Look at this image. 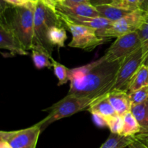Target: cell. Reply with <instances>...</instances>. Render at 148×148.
Instances as JSON below:
<instances>
[{
  "mask_svg": "<svg viewBox=\"0 0 148 148\" xmlns=\"http://www.w3.org/2000/svg\"><path fill=\"white\" fill-rule=\"evenodd\" d=\"M122 60L109 62L103 56L69 71V95L97 98L110 92Z\"/></svg>",
  "mask_w": 148,
  "mask_h": 148,
  "instance_id": "obj_1",
  "label": "cell"
},
{
  "mask_svg": "<svg viewBox=\"0 0 148 148\" xmlns=\"http://www.w3.org/2000/svg\"><path fill=\"white\" fill-rule=\"evenodd\" d=\"M35 2L26 5H12L5 1L1 4L0 23L8 27L27 51L35 44L34 10Z\"/></svg>",
  "mask_w": 148,
  "mask_h": 148,
  "instance_id": "obj_2",
  "label": "cell"
},
{
  "mask_svg": "<svg viewBox=\"0 0 148 148\" xmlns=\"http://www.w3.org/2000/svg\"><path fill=\"white\" fill-rule=\"evenodd\" d=\"M64 25L54 8L42 0L38 1L34 10V45L43 46L51 54L53 47L49 43L48 33L53 26L64 27Z\"/></svg>",
  "mask_w": 148,
  "mask_h": 148,
  "instance_id": "obj_3",
  "label": "cell"
},
{
  "mask_svg": "<svg viewBox=\"0 0 148 148\" xmlns=\"http://www.w3.org/2000/svg\"><path fill=\"white\" fill-rule=\"evenodd\" d=\"M100 97L88 98L67 94V95L51 107L43 109V111L49 112V115L36 124L40 127L42 132L54 121L71 116L79 111L87 110L88 107Z\"/></svg>",
  "mask_w": 148,
  "mask_h": 148,
  "instance_id": "obj_4",
  "label": "cell"
},
{
  "mask_svg": "<svg viewBox=\"0 0 148 148\" xmlns=\"http://www.w3.org/2000/svg\"><path fill=\"white\" fill-rule=\"evenodd\" d=\"M64 24L72 33V39L68 44L69 47L77 48L87 51L94 50L97 46L105 43L106 39L98 36L97 30L69 20L66 15L57 12Z\"/></svg>",
  "mask_w": 148,
  "mask_h": 148,
  "instance_id": "obj_5",
  "label": "cell"
},
{
  "mask_svg": "<svg viewBox=\"0 0 148 148\" xmlns=\"http://www.w3.org/2000/svg\"><path fill=\"white\" fill-rule=\"evenodd\" d=\"M147 12L143 9L131 12L106 28L97 30V34L103 38L111 39L137 31L143 24Z\"/></svg>",
  "mask_w": 148,
  "mask_h": 148,
  "instance_id": "obj_6",
  "label": "cell"
},
{
  "mask_svg": "<svg viewBox=\"0 0 148 148\" xmlns=\"http://www.w3.org/2000/svg\"><path fill=\"white\" fill-rule=\"evenodd\" d=\"M144 63L145 56L141 46L134 53L129 55L121 61L115 82L111 91L114 90H119L128 92L129 85L133 75L137 72L139 67Z\"/></svg>",
  "mask_w": 148,
  "mask_h": 148,
  "instance_id": "obj_7",
  "label": "cell"
},
{
  "mask_svg": "<svg viewBox=\"0 0 148 148\" xmlns=\"http://www.w3.org/2000/svg\"><path fill=\"white\" fill-rule=\"evenodd\" d=\"M141 46V41L138 33L137 31H134L116 38L103 56L109 62L123 60Z\"/></svg>",
  "mask_w": 148,
  "mask_h": 148,
  "instance_id": "obj_8",
  "label": "cell"
},
{
  "mask_svg": "<svg viewBox=\"0 0 148 148\" xmlns=\"http://www.w3.org/2000/svg\"><path fill=\"white\" fill-rule=\"evenodd\" d=\"M41 130L37 124L17 131H1L0 140L7 142L12 148H36Z\"/></svg>",
  "mask_w": 148,
  "mask_h": 148,
  "instance_id": "obj_9",
  "label": "cell"
},
{
  "mask_svg": "<svg viewBox=\"0 0 148 148\" xmlns=\"http://www.w3.org/2000/svg\"><path fill=\"white\" fill-rule=\"evenodd\" d=\"M55 10L57 12L66 16L100 17L96 8L91 4L75 2L72 0H63L57 3Z\"/></svg>",
  "mask_w": 148,
  "mask_h": 148,
  "instance_id": "obj_10",
  "label": "cell"
},
{
  "mask_svg": "<svg viewBox=\"0 0 148 148\" xmlns=\"http://www.w3.org/2000/svg\"><path fill=\"white\" fill-rule=\"evenodd\" d=\"M0 48L9 51L12 55L28 54L16 35L1 23H0Z\"/></svg>",
  "mask_w": 148,
  "mask_h": 148,
  "instance_id": "obj_11",
  "label": "cell"
},
{
  "mask_svg": "<svg viewBox=\"0 0 148 148\" xmlns=\"http://www.w3.org/2000/svg\"><path fill=\"white\" fill-rule=\"evenodd\" d=\"M108 100L118 115L123 116L131 111L132 103L129 92L127 91L114 90L107 93Z\"/></svg>",
  "mask_w": 148,
  "mask_h": 148,
  "instance_id": "obj_12",
  "label": "cell"
},
{
  "mask_svg": "<svg viewBox=\"0 0 148 148\" xmlns=\"http://www.w3.org/2000/svg\"><path fill=\"white\" fill-rule=\"evenodd\" d=\"M65 15V14H64ZM69 20L76 24L87 26L95 30H101L112 24L114 22L102 17H84V16H66Z\"/></svg>",
  "mask_w": 148,
  "mask_h": 148,
  "instance_id": "obj_13",
  "label": "cell"
},
{
  "mask_svg": "<svg viewBox=\"0 0 148 148\" xmlns=\"http://www.w3.org/2000/svg\"><path fill=\"white\" fill-rule=\"evenodd\" d=\"M32 59L37 69L43 68L51 69L53 66L51 62V54L40 45H34L31 49Z\"/></svg>",
  "mask_w": 148,
  "mask_h": 148,
  "instance_id": "obj_14",
  "label": "cell"
},
{
  "mask_svg": "<svg viewBox=\"0 0 148 148\" xmlns=\"http://www.w3.org/2000/svg\"><path fill=\"white\" fill-rule=\"evenodd\" d=\"M88 111L91 112H98L102 116H103L106 121L108 119L117 115L116 112L114 110V107L108 100L107 94L102 95L98 99L94 101L90 106L88 108Z\"/></svg>",
  "mask_w": 148,
  "mask_h": 148,
  "instance_id": "obj_15",
  "label": "cell"
},
{
  "mask_svg": "<svg viewBox=\"0 0 148 148\" xmlns=\"http://www.w3.org/2000/svg\"><path fill=\"white\" fill-rule=\"evenodd\" d=\"M97 11L98 12L100 17L109 20L112 22H116L120 20L127 15L128 13L131 12L126 11V10H121V9L117 8L111 4H103L95 7Z\"/></svg>",
  "mask_w": 148,
  "mask_h": 148,
  "instance_id": "obj_16",
  "label": "cell"
},
{
  "mask_svg": "<svg viewBox=\"0 0 148 148\" xmlns=\"http://www.w3.org/2000/svg\"><path fill=\"white\" fill-rule=\"evenodd\" d=\"M148 85V65L143 64L133 75L130 82L128 92Z\"/></svg>",
  "mask_w": 148,
  "mask_h": 148,
  "instance_id": "obj_17",
  "label": "cell"
},
{
  "mask_svg": "<svg viewBox=\"0 0 148 148\" xmlns=\"http://www.w3.org/2000/svg\"><path fill=\"white\" fill-rule=\"evenodd\" d=\"M131 111L140 124V132H148V99L141 103L132 106Z\"/></svg>",
  "mask_w": 148,
  "mask_h": 148,
  "instance_id": "obj_18",
  "label": "cell"
},
{
  "mask_svg": "<svg viewBox=\"0 0 148 148\" xmlns=\"http://www.w3.org/2000/svg\"><path fill=\"white\" fill-rule=\"evenodd\" d=\"M134 136H122L111 133L106 141L100 148H125L134 140Z\"/></svg>",
  "mask_w": 148,
  "mask_h": 148,
  "instance_id": "obj_19",
  "label": "cell"
},
{
  "mask_svg": "<svg viewBox=\"0 0 148 148\" xmlns=\"http://www.w3.org/2000/svg\"><path fill=\"white\" fill-rule=\"evenodd\" d=\"M122 116L124 119V126L120 135L127 137L135 136L141 132L140 124L132 111L126 113Z\"/></svg>",
  "mask_w": 148,
  "mask_h": 148,
  "instance_id": "obj_20",
  "label": "cell"
},
{
  "mask_svg": "<svg viewBox=\"0 0 148 148\" xmlns=\"http://www.w3.org/2000/svg\"><path fill=\"white\" fill-rule=\"evenodd\" d=\"M48 39L52 46H57L58 49L65 46V41L67 39L66 29L60 26H53L49 30Z\"/></svg>",
  "mask_w": 148,
  "mask_h": 148,
  "instance_id": "obj_21",
  "label": "cell"
},
{
  "mask_svg": "<svg viewBox=\"0 0 148 148\" xmlns=\"http://www.w3.org/2000/svg\"><path fill=\"white\" fill-rule=\"evenodd\" d=\"M140 36L142 48L145 56V63L148 65V12L143 24L137 30Z\"/></svg>",
  "mask_w": 148,
  "mask_h": 148,
  "instance_id": "obj_22",
  "label": "cell"
},
{
  "mask_svg": "<svg viewBox=\"0 0 148 148\" xmlns=\"http://www.w3.org/2000/svg\"><path fill=\"white\" fill-rule=\"evenodd\" d=\"M51 62L52 64H53L54 75L59 80L57 85L61 86V85L66 84L68 81H69V71H70V69H68L64 65L56 62L53 58H51Z\"/></svg>",
  "mask_w": 148,
  "mask_h": 148,
  "instance_id": "obj_23",
  "label": "cell"
},
{
  "mask_svg": "<svg viewBox=\"0 0 148 148\" xmlns=\"http://www.w3.org/2000/svg\"><path fill=\"white\" fill-rule=\"evenodd\" d=\"M110 4L129 12H133L142 9L140 0H113Z\"/></svg>",
  "mask_w": 148,
  "mask_h": 148,
  "instance_id": "obj_24",
  "label": "cell"
},
{
  "mask_svg": "<svg viewBox=\"0 0 148 148\" xmlns=\"http://www.w3.org/2000/svg\"><path fill=\"white\" fill-rule=\"evenodd\" d=\"M124 126V119L122 116L116 115L107 119V127L111 131V133L121 134Z\"/></svg>",
  "mask_w": 148,
  "mask_h": 148,
  "instance_id": "obj_25",
  "label": "cell"
},
{
  "mask_svg": "<svg viewBox=\"0 0 148 148\" xmlns=\"http://www.w3.org/2000/svg\"><path fill=\"white\" fill-rule=\"evenodd\" d=\"M132 105L141 103L148 99V85L143 87L138 90L129 92Z\"/></svg>",
  "mask_w": 148,
  "mask_h": 148,
  "instance_id": "obj_26",
  "label": "cell"
},
{
  "mask_svg": "<svg viewBox=\"0 0 148 148\" xmlns=\"http://www.w3.org/2000/svg\"><path fill=\"white\" fill-rule=\"evenodd\" d=\"M92 119L98 127H107L106 119L98 112H91Z\"/></svg>",
  "mask_w": 148,
  "mask_h": 148,
  "instance_id": "obj_27",
  "label": "cell"
},
{
  "mask_svg": "<svg viewBox=\"0 0 148 148\" xmlns=\"http://www.w3.org/2000/svg\"><path fill=\"white\" fill-rule=\"evenodd\" d=\"M134 137L148 147V132H140L136 134Z\"/></svg>",
  "mask_w": 148,
  "mask_h": 148,
  "instance_id": "obj_28",
  "label": "cell"
},
{
  "mask_svg": "<svg viewBox=\"0 0 148 148\" xmlns=\"http://www.w3.org/2000/svg\"><path fill=\"white\" fill-rule=\"evenodd\" d=\"M7 3L12 5H26L32 1H28L27 0H3Z\"/></svg>",
  "mask_w": 148,
  "mask_h": 148,
  "instance_id": "obj_29",
  "label": "cell"
},
{
  "mask_svg": "<svg viewBox=\"0 0 148 148\" xmlns=\"http://www.w3.org/2000/svg\"><path fill=\"white\" fill-rule=\"evenodd\" d=\"M113 0H90V3L93 7H97L103 4H111Z\"/></svg>",
  "mask_w": 148,
  "mask_h": 148,
  "instance_id": "obj_30",
  "label": "cell"
},
{
  "mask_svg": "<svg viewBox=\"0 0 148 148\" xmlns=\"http://www.w3.org/2000/svg\"><path fill=\"white\" fill-rule=\"evenodd\" d=\"M128 148H148L147 146L145 145L143 143L137 140V139H134V141L128 146Z\"/></svg>",
  "mask_w": 148,
  "mask_h": 148,
  "instance_id": "obj_31",
  "label": "cell"
},
{
  "mask_svg": "<svg viewBox=\"0 0 148 148\" xmlns=\"http://www.w3.org/2000/svg\"><path fill=\"white\" fill-rule=\"evenodd\" d=\"M42 1H43L45 3H46V4H49V6H51V7H52L53 8L55 9L56 4H57V3L61 2V1H62L63 0H42Z\"/></svg>",
  "mask_w": 148,
  "mask_h": 148,
  "instance_id": "obj_32",
  "label": "cell"
},
{
  "mask_svg": "<svg viewBox=\"0 0 148 148\" xmlns=\"http://www.w3.org/2000/svg\"><path fill=\"white\" fill-rule=\"evenodd\" d=\"M141 3L142 9L148 12V0H140Z\"/></svg>",
  "mask_w": 148,
  "mask_h": 148,
  "instance_id": "obj_33",
  "label": "cell"
},
{
  "mask_svg": "<svg viewBox=\"0 0 148 148\" xmlns=\"http://www.w3.org/2000/svg\"><path fill=\"white\" fill-rule=\"evenodd\" d=\"M0 148H12L7 142L0 140Z\"/></svg>",
  "mask_w": 148,
  "mask_h": 148,
  "instance_id": "obj_34",
  "label": "cell"
},
{
  "mask_svg": "<svg viewBox=\"0 0 148 148\" xmlns=\"http://www.w3.org/2000/svg\"><path fill=\"white\" fill-rule=\"evenodd\" d=\"M72 1H75V2H77V3H82V4H90V0H72Z\"/></svg>",
  "mask_w": 148,
  "mask_h": 148,
  "instance_id": "obj_35",
  "label": "cell"
},
{
  "mask_svg": "<svg viewBox=\"0 0 148 148\" xmlns=\"http://www.w3.org/2000/svg\"><path fill=\"white\" fill-rule=\"evenodd\" d=\"M28 1H32V2H37L38 1H39V0H27Z\"/></svg>",
  "mask_w": 148,
  "mask_h": 148,
  "instance_id": "obj_36",
  "label": "cell"
}]
</instances>
